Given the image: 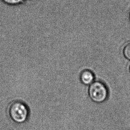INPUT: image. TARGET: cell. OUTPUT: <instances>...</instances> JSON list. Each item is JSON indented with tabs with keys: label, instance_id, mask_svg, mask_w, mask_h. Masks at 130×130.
<instances>
[{
	"label": "cell",
	"instance_id": "6",
	"mask_svg": "<svg viewBox=\"0 0 130 130\" xmlns=\"http://www.w3.org/2000/svg\"><path fill=\"white\" fill-rule=\"evenodd\" d=\"M36 0H25V2H34Z\"/></svg>",
	"mask_w": 130,
	"mask_h": 130
},
{
	"label": "cell",
	"instance_id": "1",
	"mask_svg": "<svg viewBox=\"0 0 130 130\" xmlns=\"http://www.w3.org/2000/svg\"><path fill=\"white\" fill-rule=\"evenodd\" d=\"M7 112L9 119L17 125L25 124L30 117V110L26 103L19 100H14L9 103Z\"/></svg>",
	"mask_w": 130,
	"mask_h": 130
},
{
	"label": "cell",
	"instance_id": "4",
	"mask_svg": "<svg viewBox=\"0 0 130 130\" xmlns=\"http://www.w3.org/2000/svg\"><path fill=\"white\" fill-rule=\"evenodd\" d=\"M3 3L7 6H19L25 2V0H1Z\"/></svg>",
	"mask_w": 130,
	"mask_h": 130
},
{
	"label": "cell",
	"instance_id": "5",
	"mask_svg": "<svg viewBox=\"0 0 130 130\" xmlns=\"http://www.w3.org/2000/svg\"><path fill=\"white\" fill-rule=\"evenodd\" d=\"M123 54L125 58L130 60V42L126 43L123 48Z\"/></svg>",
	"mask_w": 130,
	"mask_h": 130
},
{
	"label": "cell",
	"instance_id": "8",
	"mask_svg": "<svg viewBox=\"0 0 130 130\" xmlns=\"http://www.w3.org/2000/svg\"></svg>",
	"mask_w": 130,
	"mask_h": 130
},
{
	"label": "cell",
	"instance_id": "3",
	"mask_svg": "<svg viewBox=\"0 0 130 130\" xmlns=\"http://www.w3.org/2000/svg\"><path fill=\"white\" fill-rule=\"evenodd\" d=\"M80 80L84 85H91L94 82V75L92 71L88 70H85L81 74Z\"/></svg>",
	"mask_w": 130,
	"mask_h": 130
},
{
	"label": "cell",
	"instance_id": "2",
	"mask_svg": "<svg viewBox=\"0 0 130 130\" xmlns=\"http://www.w3.org/2000/svg\"><path fill=\"white\" fill-rule=\"evenodd\" d=\"M89 95L93 101L101 103L105 101L108 96V90L101 82H94L89 89Z\"/></svg>",
	"mask_w": 130,
	"mask_h": 130
},
{
	"label": "cell",
	"instance_id": "7",
	"mask_svg": "<svg viewBox=\"0 0 130 130\" xmlns=\"http://www.w3.org/2000/svg\"><path fill=\"white\" fill-rule=\"evenodd\" d=\"M129 20H130V13H129Z\"/></svg>",
	"mask_w": 130,
	"mask_h": 130
}]
</instances>
